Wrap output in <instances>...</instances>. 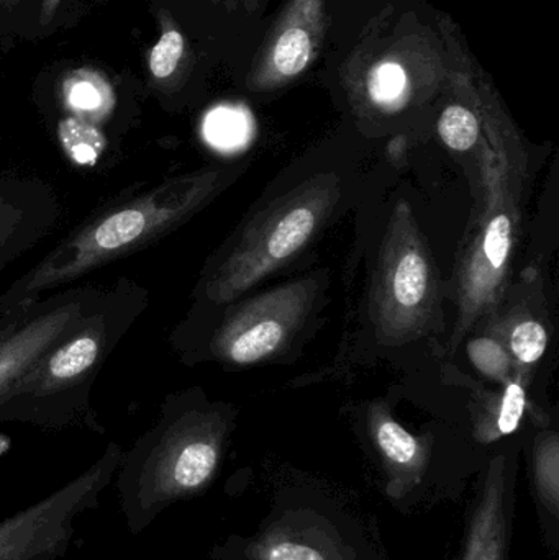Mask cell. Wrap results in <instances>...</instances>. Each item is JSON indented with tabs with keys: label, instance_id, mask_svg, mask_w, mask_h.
Listing matches in <instances>:
<instances>
[{
	"label": "cell",
	"instance_id": "cb8c5ba5",
	"mask_svg": "<svg viewBox=\"0 0 559 560\" xmlns=\"http://www.w3.org/2000/svg\"><path fill=\"white\" fill-rule=\"evenodd\" d=\"M263 560H324L317 551L298 542L281 541L263 549Z\"/></svg>",
	"mask_w": 559,
	"mask_h": 560
},
{
	"label": "cell",
	"instance_id": "ba28073f",
	"mask_svg": "<svg viewBox=\"0 0 559 560\" xmlns=\"http://www.w3.org/2000/svg\"><path fill=\"white\" fill-rule=\"evenodd\" d=\"M82 313L81 303L68 302L46 310L23 326L10 323L0 332V397L51 349L74 335L75 326L88 322Z\"/></svg>",
	"mask_w": 559,
	"mask_h": 560
},
{
	"label": "cell",
	"instance_id": "484cf974",
	"mask_svg": "<svg viewBox=\"0 0 559 560\" xmlns=\"http://www.w3.org/2000/svg\"><path fill=\"white\" fill-rule=\"evenodd\" d=\"M0 2H16V0H0Z\"/></svg>",
	"mask_w": 559,
	"mask_h": 560
},
{
	"label": "cell",
	"instance_id": "ac0fdd59",
	"mask_svg": "<svg viewBox=\"0 0 559 560\" xmlns=\"http://www.w3.org/2000/svg\"><path fill=\"white\" fill-rule=\"evenodd\" d=\"M558 438L551 434L537 453V482L545 502L551 506L554 512L558 509V486H559V466H558Z\"/></svg>",
	"mask_w": 559,
	"mask_h": 560
},
{
	"label": "cell",
	"instance_id": "603a6c76",
	"mask_svg": "<svg viewBox=\"0 0 559 560\" xmlns=\"http://www.w3.org/2000/svg\"><path fill=\"white\" fill-rule=\"evenodd\" d=\"M68 102L72 108L82 112L97 110L102 107L104 95H102L101 88L94 84L91 79H75L69 85Z\"/></svg>",
	"mask_w": 559,
	"mask_h": 560
},
{
	"label": "cell",
	"instance_id": "6da1fadb",
	"mask_svg": "<svg viewBox=\"0 0 559 560\" xmlns=\"http://www.w3.org/2000/svg\"><path fill=\"white\" fill-rule=\"evenodd\" d=\"M223 421L187 411L144 434L118 466V499L131 533H141L167 506L212 480L220 463Z\"/></svg>",
	"mask_w": 559,
	"mask_h": 560
},
{
	"label": "cell",
	"instance_id": "7402d4cb",
	"mask_svg": "<svg viewBox=\"0 0 559 560\" xmlns=\"http://www.w3.org/2000/svg\"><path fill=\"white\" fill-rule=\"evenodd\" d=\"M28 215L15 206V202L0 196V266L7 255L15 253L19 235L25 229Z\"/></svg>",
	"mask_w": 559,
	"mask_h": 560
},
{
	"label": "cell",
	"instance_id": "277c9868",
	"mask_svg": "<svg viewBox=\"0 0 559 560\" xmlns=\"http://www.w3.org/2000/svg\"><path fill=\"white\" fill-rule=\"evenodd\" d=\"M485 176L488 202L459 269V322L455 341L498 302L508 280L521 223V209L504 158L489 156Z\"/></svg>",
	"mask_w": 559,
	"mask_h": 560
},
{
	"label": "cell",
	"instance_id": "9c48e42d",
	"mask_svg": "<svg viewBox=\"0 0 559 560\" xmlns=\"http://www.w3.org/2000/svg\"><path fill=\"white\" fill-rule=\"evenodd\" d=\"M105 339L104 322L88 319L81 331L69 336L66 342L56 346L42 361L36 362L22 377L16 378L2 398H12L13 395L35 394L46 395L68 387L72 382L79 381L88 374L101 358L102 345Z\"/></svg>",
	"mask_w": 559,
	"mask_h": 560
},
{
	"label": "cell",
	"instance_id": "5bb4252c",
	"mask_svg": "<svg viewBox=\"0 0 559 560\" xmlns=\"http://www.w3.org/2000/svg\"><path fill=\"white\" fill-rule=\"evenodd\" d=\"M248 115L238 108L220 107L207 115L203 133L213 147L230 150L242 147L249 137Z\"/></svg>",
	"mask_w": 559,
	"mask_h": 560
},
{
	"label": "cell",
	"instance_id": "30bf717a",
	"mask_svg": "<svg viewBox=\"0 0 559 560\" xmlns=\"http://www.w3.org/2000/svg\"><path fill=\"white\" fill-rule=\"evenodd\" d=\"M322 0H295L272 36L259 68L261 84H278L304 71L314 51Z\"/></svg>",
	"mask_w": 559,
	"mask_h": 560
},
{
	"label": "cell",
	"instance_id": "2e32d148",
	"mask_svg": "<svg viewBox=\"0 0 559 560\" xmlns=\"http://www.w3.org/2000/svg\"><path fill=\"white\" fill-rule=\"evenodd\" d=\"M548 332L537 319L519 322L509 335V351L522 365H534L547 351Z\"/></svg>",
	"mask_w": 559,
	"mask_h": 560
},
{
	"label": "cell",
	"instance_id": "d6986e66",
	"mask_svg": "<svg viewBox=\"0 0 559 560\" xmlns=\"http://www.w3.org/2000/svg\"><path fill=\"white\" fill-rule=\"evenodd\" d=\"M525 407H527V392L524 384L521 381L508 382L499 405L498 420H496L498 433L494 438L514 433L524 418Z\"/></svg>",
	"mask_w": 559,
	"mask_h": 560
},
{
	"label": "cell",
	"instance_id": "44dd1931",
	"mask_svg": "<svg viewBox=\"0 0 559 560\" xmlns=\"http://www.w3.org/2000/svg\"><path fill=\"white\" fill-rule=\"evenodd\" d=\"M406 72L396 62H384L370 79V92L376 101L394 102L406 91Z\"/></svg>",
	"mask_w": 559,
	"mask_h": 560
},
{
	"label": "cell",
	"instance_id": "d4e9b609",
	"mask_svg": "<svg viewBox=\"0 0 559 560\" xmlns=\"http://www.w3.org/2000/svg\"><path fill=\"white\" fill-rule=\"evenodd\" d=\"M59 2H61V0H43V13H45V20H48L49 16L55 13V10L58 9Z\"/></svg>",
	"mask_w": 559,
	"mask_h": 560
},
{
	"label": "cell",
	"instance_id": "8992f818",
	"mask_svg": "<svg viewBox=\"0 0 559 560\" xmlns=\"http://www.w3.org/2000/svg\"><path fill=\"white\" fill-rule=\"evenodd\" d=\"M124 451L110 444L104 456L51 495L0 522V560H61L68 555L75 522L98 505Z\"/></svg>",
	"mask_w": 559,
	"mask_h": 560
},
{
	"label": "cell",
	"instance_id": "3957f363",
	"mask_svg": "<svg viewBox=\"0 0 559 560\" xmlns=\"http://www.w3.org/2000/svg\"><path fill=\"white\" fill-rule=\"evenodd\" d=\"M337 196L335 177H315L263 210L207 283L209 300L230 302L281 268L307 245Z\"/></svg>",
	"mask_w": 559,
	"mask_h": 560
},
{
	"label": "cell",
	"instance_id": "5b68a950",
	"mask_svg": "<svg viewBox=\"0 0 559 560\" xmlns=\"http://www.w3.org/2000/svg\"><path fill=\"white\" fill-rule=\"evenodd\" d=\"M373 299L374 322L389 338H414L429 325L436 299L435 269L406 203H399L387 230Z\"/></svg>",
	"mask_w": 559,
	"mask_h": 560
},
{
	"label": "cell",
	"instance_id": "4fadbf2b",
	"mask_svg": "<svg viewBox=\"0 0 559 560\" xmlns=\"http://www.w3.org/2000/svg\"><path fill=\"white\" fill-rule=\"evenodd\" d=\"M59 141L66 154L81 166H92L104 153L107 140L97 127L78 117H68L59 124Z\"/></svg>",
	"mask_w": 559,
	"mask_h": 560
},
{
	"label": "cell",
	"instance_id": "7a4b0ae2",
	"mask_svg": "<svg viewBox=\"0 0 559 560\" xmlns=\"http://www.w3.org/2000/svg\"><path fill=\"white\" fill-rule=\"evenodd\" d=\"M219 176L209 173L170 180L133 202L95 217L23 280L20 296L26 299L48 287L71 282L160 238L209 199Z\"/></svg>",
	"mask_w": 559,
	"mask_h": 560
},
{
	"label": "cell",
	"instance_id": "7c38bea8",
	"mask_svg": "<svg viewBox=\"0 0 559 560\" xmlns=\"http://www.w3.org/2000/svg\"><path fill=\"white\" fill-rule=\"evenodd\" d=\"M371 430L381 453L394 467L414 470L422 466L423 454L419 441L393 418L374 415L371 418Z\"/></svg>",
	"mask_w": 559,
	"mask_h": 560
},
{
	"label": "cell",
	"instance_id": "52a82bcc",
	"mask_svg": "<svg viewBox=\"0 0 559 560\" xmlns=\"http://www.w3.org/2000/svg\"><path fill=\"white\" fill-rule=\"evenodd\" d=\"M315 296V282L299 280L240 305L212 341L217 358L249 365L275 355L299 328Z\"/></svg>",
	"mask_w": 559,
	"mask_h": 560
},
{
	"label": "cell",
	"instance_id": "9a60e30c",
	"mask_svg": "<svg viewBox=\"0 0 559 560\" xmlns=\"http://www.w3.org/2000/svg\"><path fill=\"white\" fill-rule=\"evenodd\" d=\"M439 135L450 150L465 153L478 144L481 127L475 112L463 105H450L440 115Z\"/></svg>",
	"mask_w": 559,
	"mask_h": 560
},
{
	"label": "cell",
	"instance_id": "ffe728a7",
	"mask_svg": "<svg viewBox=\"0 0 559 560\" xmlns=\"http://www.w3.org/2000/svg\"><path fill=\"white\" fill-rule=\"evenodd\" d=\"M184 55V38L177 30H166L150 55V71L156 79H166L176 71Z\"/></svg>",
	"mask_w": 559,
	"mask_h": 560
},
{
	"label": "cell",
	"instance_id": "8fae6325",
	"mask_svg": "<svg viewBox=\"0 0 559 560\" xmlns=\"http://www.w3.org/2000/svg\"><path fill=\"white\" fill-rule=\"evenodd\" d=\"M509 490L504 457L492 460L473 516L463 560H504L508 548Z\"/></svg>",
	"mask_w": 559,
	"mask_h": 560
},
{
	"label": "cell",
	"instance_id": "e0dca14e",
	"mask_svg": "<svg viewBox=\"0 0 559 560\" xmlns=\"http://www.w3.org/2000/svg\"><path fill=\"white\" fill-rule=\"evenodd\" d=\"M468 355L481 374L505 382L511 371V355L501 342L492 338H475L469 341Z\"/></svg>",
	"mask_w": 559,
	"mask_h": 560
}]
</instances>
